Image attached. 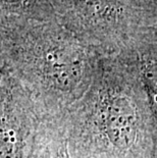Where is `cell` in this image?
I'll use <instances>...</instances> for the list:
<instances>
[{
	"label": "cell",
	"instance_id": "obj_1",
	"mask_svg": "<svg viewBox=\"0 0 157 158\" xmlns=\"http://www.w3.org/2000/svg\"><path fill=\"white\" fill-rule=\"evenodd\" d=\"M22 57L42 86L58 95L76 93L87 75L84 51L66 39L26 40Z\"/></svg>",
	"mask_w": 157,
	"mask_h": 158
},
{
	"label": "cell",
	"instance_id": "obj_2",
	"mask_svg": "<svg viewBox=\"0 0 157 158\" xmlns=\"http://www.w3.org/2000/svg\"><path fill=\"white\" fill-rule=\"evenodd\" d=\"M94 113L97 129L111 150L126 154L135 147L140 135V113L126 90L118 85L101 88Z\"/></svg>",
	"mask_w": 157,
	"mask_h": 158
},
{
	"label": "cell",
	"instance_id": "obj_3",
	"mask_svg": "<svg viewBox=\"0 0 157 158\" xmlns=\"http://www.w3.org/2000/svg\"><path fill=\"white\" fill-rule=\"evenodd\" d=\"M69 2L91 23L115 22L121 12V6L116 0H69Z\"/></svg>",
	"mask_w": 157,
	"mask_h": 158
},
{
	"label": "cell",
	"instance_id": "obj_4",
	"mask_svg": "<svg viewBox=\"0 0 157 158\" xmlns=\"http://www.w3.org/2000/svg\"><path fill=\"white\" fill-rule=\"evenodd\" d=\"M138 73L153 120L157 124V56H143L139 60Z\"/></svg>",
	"mask_w": 157,
	"mask_h": 158
},
{
	"label": "cell",
	"instance_id": "obj_5",
	"mask_svg": "<svg viewBox=\"0 0 157 158\" xmlns=\"http://www.w3.org/2000/svg\"><path fill=\"white\" fill-rule=\"evenodd\" d=\"M2 105L1 111V158H16L22 146V129Z\"/></svg>",
	"mask_w": 157,
	"mask_h": 158
},
{
	"label": "cell",
	"instance_id": "obj_6",
	"mask_svg": "<svg viewBox=\"0 0 157 158\" xmlns=\"http://www.w3.org/2000/svg\"><path fill=\"white\" fill-rule=\"evenodd\" d=\"M23 1H24V0H1L2 7L5 6V7H11V8H12V6L21 5V3Z\"/></svg>",
	"mask_w": 157,
	"mask_h": 158
}]
</instances>
